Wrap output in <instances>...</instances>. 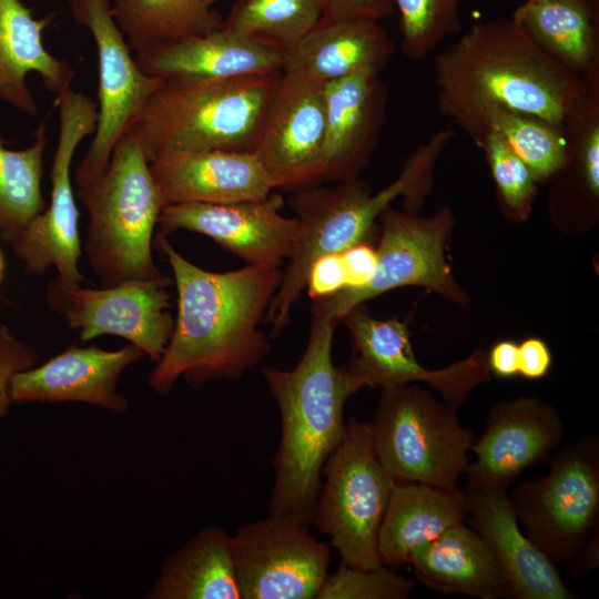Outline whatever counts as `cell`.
Segmentation results:
<instances>
[{"label":"cell","instance_id":"obj_1","mask_svg":"<svg viewBox=\"0 0 599 599\" xmlns=\"http://www.w3.org/2000/svg\"><path fill=\"white\" fill-rule=\"evenodd\" d=\"M439 112L476 143L495 109L568 128L598 90L541 47L511 17L471 24L433 61Z\"/></svg>","mask_w":599,"mask_h":599},{"label":"cell","instance_id":"obj_2","mask_svg":"<svg viewBox=\"0 0 599 599\" xmlns=\"http://www.w3.org/2000/svg\"><path fill=\"white\" fill-rule=\"evenodd\" d=\"M177 293L170 341L149 377L154 392L167 393L184 375L193 384L237 378L253 368L270 344L258 325L280 286V264H248L229 272L201 268L155 234Z\"/></svg>","mask_w":599,"mask_h":599},{"label":"cell","instance_id":"obj_3","mask_svg":"<svg viewBox=\"0 0 599 599\" xmlns=\"http://www.w3.org/2000/svg\"><path fill=\"white\" fill-rule=\"evenodd\" d=\"M336 324L313 314L308 342L297 365L291 370L263 368L282 426L273 460L270 514L307 526L313 524L322 468L346 430L345 403L361 389L345 365L335 366L332 361Z\"/></svg>","mask_w":599,"mask_h":599},{"label":"cell","instance_id":"obj_4","mask_svg":"<svg viewBox=\"0 0 599 599\" xmlns=\"http://www.w3.org/2000/svg\"><path fill=\"white\" fill-rule=\"evenodd\" d=\"M281 75L162 78L131 125L148 162L184 151L254 153Z\"/></svg>","mask_w":599,"mask_h":599},{"label":"cell","instance_id":"obj_5","mask_svg":"<svg viewBox=\"0 0 599 599\" xmlns=\"http://www.w3.org/2000/svg\"><path fill=\"white\" fill-rule=\"evenodd\" d=\"M454 135L450 129L435 132L408 158L399 176L377 193L372 194L365 184L352 179L331 187L301 189L290 197L304 234L266 312L274 332L287 325L314 261L362 242L396 197L405 196L410 203L423 199L430 187L435 163Z\"/></svg>","mask_w":599,"mask_h":599},{"label":"cell","instance_id":"obj_6","mask_svg":"<svg viewBox=\"0 0 599 599\" xmlns=\"http://www.w3.org/2000/svg\"><path fill=\"white\" fill-rule=\"evenodd\" d=\"M89 226L85 253L103 287L130 281H161L152 244L163 202L141 143L130 128L104 171L77 185Z\"/></svg>","mask_w":599,"mask_h":599},{"label":"cell","instance_id":"obj_7","mask_svg":"<svg viewBox=\"0 0 599 599\" xmlns=\"http://www.w3.org/2000/svg\"><path fill=\"white\" fill-rule=\"evenodd\" d=\"M456 408L418 387L382 389L370 437L396 481L457 486L468 470L474 436L459 423Z\"/></svg>","mask_w":599,"mask_h":599},{"label":"cell","instance_id":"obj_8","mask_svg":"<svg viewBox=\"0 0 599 599\" xmlns=\"http://www.w3.org/2000/svg\"><path fill=\"white\" fill-rule=\"evenodd\" d=\"M313 524L338 551L342 562L361 569L382 565L380 524L397 483L379 461L369 424L349 418L342 441L326 459Z\"/></svg>","mask_w":599,"mask_h":599},{"label":"cell","instance_id":"obj_9","mask_svg":"<svg viewBox=\"0 0 599 599\" xmlns=\"http://www.w3.org/2000/svg\"><path fill=\"white\" fill-rule=\"evenodd\" d=\"M508 497L538 549L555 565L571 564L598 527L599 435L561 447L546 475L521 480Z\"/></svg>","mask_w":599,"mask_h":599},{"label":"cell","instance_id":"obj_10","mask_svg":"<svg viewBox=\"0 0 599 599\" xmlns=\"http://www.w3.org/2000/svg\"><path fill=\"white\" fill-rule=\"evenodd\" d=\"M59 112V135L53 155L49 206L24 227L1 233L16 256L31 275H43L50 268L71 284L85 278L79 270L81 240L71 165L81 141L94 133L98 104L71 88L55 95Z\"/></svg>","mask_w":599,"mask_h":599},{"label":"cell","instance_id":"obj_11","mask_svg":"<svg viewBox=\"0 0 599 599\" xmlns=\"http://www.w3.org/2000/svg\"><path fill=\"white\" fill-rule=\"evenodd\" d=\"M167 284L165 278L88 288L57 275L47 285L44 301L70 328L79 331L82 342L119 336L158 362L174 327Z\"/></svg>","mask_w":599,"mask_h":599},{"label":"cell","instance_id":"obj_12","mask_svg":"<svg viewBox=\"0 0 599 599\" xmlns=\"http://www.w3.org/2000/svg\"><path fill=\"white\" fill-rule=\"evenodd\" d=\"M75 21L89 29L98 52V122L93 140L74 174V185L98 177L121 136L162 81L144 73L116 26L110 0H71Z\"/></svg>","mask_w":599,"mask_h":599},{"label":"cell","instance_id":"obj_13","mask_svg":"<svg viewBox=\"0 0 599 599\" xmlns=\"http://www.w3.org/2000/svg\"><path fill=\"white\" fill-rule=\"evenodd\" d=\"M232 548L242 599H313L328 577L329 546L286 517L244 524Z\"/></svg>","mask_w":599,"mask_h":599},{"label":"cell","instance_id":"obj_14","mask_svg":"<svg viewBox=\"0 0 599 599\" xmlns=\"http://www.w3.org/2000/svg\"><path fill=\"white\" fill-rule=\"evenodd\" d=\"M380 219L377 264L370 281L363 287L342 288L333 295L314 300L313 314L337 323L364 301L407 285L441 293L454 292L444 256V243L451 222L449 210L443 209L430 219H420L388 206Z\"/></svg>","mask_w":599,"mask_h":599},{"label":"cell","instance_id":"obj_15","mask_svg":"<svg viewBox=\"0 0 599 599\" xmlns=\"http://www.w3.org/2000/svg\"><path fill=\"white\" fill-rule=\"evenodd\" d=\"M324 84L284 71L254 151L273 190H301L324 180Z\"/></svg>","mask_w":599,"mask_h":599},{"label":"cell","instance_id":"obj_16","mask_svg":"<svg viewBox=\"0 0 599 599\" xmlns=\"http://www.w3.org/2000/svg\"><path fill=\"white\" fill-rule=\"evenodd\" d=\"M342 319L358 353L345 367L361 388L384 389L424 382L458 407L475 386L488 379L487 357L480 352L446 368L432 370L416 359L407 326L399 319L373 318L361 304Z\"/></svg>","mask_w":599,"mask_h":599},{"label":"cell","instance_id":"obj_17","mask_svg":"<svg viewBox=\"0 0 599 599\" xmlns=\"http://www.w3.org/2000/svg\"><path fill=\"white\" fill-rule=\"evenodd\" d=\"M282 205L277 194L225 204H170L158 225L163 234L185 230L206 235L248 264H280L295 254L304 234L298 217L280 213Z\"/></svg>","mask_w":599,"mask_h":599},{"label":"cell","instance_id":"obj_18","mask_svg":"<svg viewBox=\"0 0 599 599\" xmlns=\"http://www.w3.org/2000/svg\"><path fill=\"white\" fill-rule=\"evenodd\" d=\"M564 423L545 400L521 397L494 406L481 437L474 440L466 487L508 489L522 473L560 445Z\"/></svg>","mask_w":599,"mask_h":599},{"label":"cell","instance_id":"obj_19","mask_svg":"<svg viewBox=\"0 0 599 599\" xmlns=\"http://www.w3.org/2000/svg\"><path fill=\"white\" fill-rule=\"evenodd\" d=\"M143 356L132 344L115 351L71 345L40 366L17 373L10 385L12 403L82 402L124 412L129 402L118 393L119 377Z\"/></svg>","mask_w":599,"mask_h":599},{"label":"cell","instance_id":"obj_20","mask_svg":"<svg viewBox=\"0 0 599 599\" xmlns=\"http://www.w3.org/2000/svg\"><path fill=\"white\" fill-rule=\"evenodd\" d=\"M471 528L486 542L516 599H572L556 565L528 538L506 489L465 487Z\"/></svg>","mask_w":599,"mask_h":599},{"label":"cell","instance_id":"obj_21","mask_svg":"<svg viewBox=\"0 0 599 599\" xmlns=\"http://www.w3.org/2000/svg\"><path fill=\"white\" fill-rule=\"evenodd\" d=\"M163 205L258 201L273 187L254 153L204 150L166 154L150 163Z\"/></svg>","mask_w":599,"mask_h":599},{"label":"cell","instance_id":"obj_22","mask_svg":"<svg viewBox=\"0 0 599 599\" xmlns=\"http://www.w3.org/2000/svg\"><path fill=\"white\" fill-rule=\"evenodd\" d=\"M372 72H359L324 84V180L355 179L379 138L387 87Z\"/></svg>","mask_w":599,"mask_h":599},{"label":"cell","instance_id":"obj_23","mask_svg":"<svg viewBox=\"0 0 599 599\" xmlns=\"http://www.w3.org/2000/svg\"><path fill=\"white\" fill-rule=\"evenodd\" d=\"M134 59L144 73L160 78L278 74L285 68L283 51L224 27L136 52Z\"/></svg>","mask_w":599,"mask_h":599},{"label":"cell","instance_id":"obj_24","mask_svg":"<svg viewBox=\"0 0 599 599\" xmlns=\"http://www.w3.org/2000/svg\"><path fill=\"white\" fill-rule=\"evenodd\" d=\"M382 21L325 19L284 52V71H298L325 84L359 72L380 74L395 45Z\"/></svg>","mask_w":599,"mask_h":599},{"label":"cell","instance_id":"obj_25","mask_svg":"<svg viewBox=\"0 0 599 599\" xmlns=\"http://www.w3.org/2000/svg\"><path fill=\"white\" fill-rule=\"evenodd\" d=\"M52 16L34 19L20 0H0V99L19 111L35 116L38 105L27 84V75H40L47 91L55 95L70 89L75 71L50 53L43 31Z\"/></svg>","mask_w":599,"mask_h":599},{"label":"cell","instance_id":"obj_26","mask_svg":"<svg viewBox=\"0 0 599 599\" xmlns=\"http://www.w3.org/2000/svg\"><path fill=\"white\" fill-rule=\"evenodd\" d=\"M408 564L420 582L440 592L479 599L512 598L501 566L483 538L464 521L416 548Z\"/></svg>","mask_w":599,"mask_h":599},{"label":"cell","instance_id":"obj_27","mask_svg":"<svg viewBox=\"0 0 599 599\" xmlns=\"http://www.w3.org/2000/svg\"><path fill=\"white\" fill-rule=\"evenodd\" d=\"M465 491L423 483H396L388 500L377 549L382 565L408 564L410 554L467 517Z\"/></svg>","mask_w":599,"mask_h":599},{"label":"cell","instance_id":"obj_28","mask_svg":"<svg viewBox=\"0 0 599 599\" xmlns=\"http://www.w3.org/2000/svg\"><path fill=\"white\" fill-rule=\"evenodd\" d=\"M598 0H537L511 18L532 40L571 72L598 79Z\"/></svg>","mask_w":599,"mask_h":599},{"label":"cell","instance_id":"obj_29","mask_svg":"<svg viewBox=\"0 0 599 599\" xmlns=\"http://www.w3.org/2000/svg\"><path fill=\"white\" fill-rule=\"evenodd\" d=\"M151 599H242L232 537L207 526L166 558Z\"/></svg>","mask_w":599,"mask_h":599},{"label":"cell","instance_id":"obj_30","mask_svg":"<svg viewBox=\"0 0 599 599\" xmlns=\"http://www.w3.org/2000/svg\"><path fill=\"white\" fill-rule=\"evenodd\" d=\"M111 13L135 52L209 33L224 22L205 0H114Z\"/></svg>","mask_w":599,"mask_h":599},{"label":"cell","instance_id":"obj_31","mask_svg":"<svg viewBox=\"0 0 599 599\" xmlns=\"http://www.w3.org/2000/svg\"><path fill=\"white\" fill-rule=\"evenodd\" d=\"M47 120L39 124L33 142L26 149H8L0 135V233L24 227L47 207L41 189Z\"/></svg>","mask_w":599,"mask_h":599},{"label":"cell","instance_id":"obj_32","mask_svg":"<svg viewBox=\"0 0 599 599\" xmlns=\"http://www.w3.org/2000/svg\"><path fill=\"white\" fill-rule=\"evenodd\" d=\"M489 131L504 140L527 165L536 182L566 166L573 151L569 129L566 131L518 112L491 110L486 116V133Z\"/></svg>","mask_w":599,"mask_h":599},{"label":"cell","instance_id":"obj_33","mask_svg":"<svg viewBox=\"0 0 599 599\" xmlns=\"http://www.w3.org/2000/svg\"><path fill=\"white\" fill-rule=\"evenodd\" d=\"M323 16L321 0H238L223 27L285 52Z\"/></svg>","mask_w":599,"mask_h":599},{"label":"cell","instance_id":"obj_34","mask_svg":"<svg viewBox=\"0 0 599 599\" xmlns=\"http://www.w3.org/2000/svg\"><path fill=\"white\" fill-rule=\"evenodd\" d=\"M460 1L394 0L403 53L408 59L422 60L445 39L460 32Z\"/></svg>","mask_w":599,"mask_h":599},{"label":"cell","instance_id":"obj_35","mask_svg":"<svg viewBox=\"0 0 599 599\" xmlns=\"http://www.w3.org/2000/svg\"><path fill=\"white\" fill-rule=\"evenodd\" d=\"M414 590V581L380 565L361 569L341 564L328 575L316 599H406Z\"/></svg>","mask_w":599,"mask_h":599},{"label":"cell","instance_id":"obj_36","mask_svg":"<svg viewBox=\"0 0 599 599\" xmlns=\"http://www.w3.org/2000/svg\"><path fill=\"white\" fill-rule=\"evenodd\" d=\"M489 164L491 175L505 204L517 213H526L535 194V183L527 165L494 132L476 142Z\"/></svg>","mask_w":599,"mask_h":599},{"label":"cell","instance_id":"obj_37","mask_svg":"<svg viewBox=\"0 0 599 599\" xmlns=\"http://www.w3.org/2000/svg\"><path fill=\"white\" fill-rule=\"evenodd\" d=\"M37 361V349L0 324V418L6 416L12 403L10 385L13 376L35 366Z\"/></svg>","mask_w":599,"mask_h":599},{"label":"cell","instance_id":"obj_38","mask_svg":"<svg viewBox=\"0 0 599 599\" xmlns=\"http://www.w3.org/2000/svg\"><path fill=\"white\" fill-rule=\"evenodd\" d=\"M347 285V276L342 253L318 257L311 265L305 288L313 300L335 294Z\"/></svg>","mask_w":599,"mask_h":599},{"label":"cell","instance_id":"obj_39","mask_svg":"<svg viewBox=\"0 0 599 599\" xmlns=\"http://www.w3.org/2000/svg\"><path fill=\"white\" fill-rule=\"evenodd\" d=\"M322 18L373 19L382 21L395 14L394 0H321Z\"/></svg>","mask_w":599,"mask_h":599},{"label":"cell","instance_id":"obj_40","mask_svg":"<svg viewBox=\"0 0 599 599\" xmlns=\"http://www.w3.org/2000/svg\"><path fill=\"white\" fill-rule=\"evenodd\" d=\"M342 255L347 276V285L344 288L355 290L366 285L376 270V250L362 241L342 252Z\"/></svg>","mask_w":599,"mask_h":599},{"label":"cell","instance_id":"obj_41","mask_svg":"<svg viewBox=\"0 0 599 599\" xmlns=\"http://www.w3.org/2000/svg\"><path fill=\"white\" fill-rule=\"evenodd\" d=\"M551 366L548 346L538 338H528L518 345V374L528 379L544 377Z\"/></svg>","mask_w":599,"mask_h":599},{"label":"cell","instance_id":"obj_42","mask_svg":"<svg viewBox=\"0 0 599 599\" xmlns=\"http://www.w3.org/2000/svg\"><path fill=\"white\" fill-rule=\"evenodd\" d=\"M489 370L508 378L518 374V345L510 341L497 343L487 358Z\"/></svg>","mask_w":599,"mask_h":599},{"label":"cell","instance_id":"obj_43","mask_svg":"<svg viewBox=\"0 0 599 599\" xmlns=\"http://www.w3.org/2000/svg\"><path fill=\"white\" fill-rule=\"evenodd\" d=\"M598 528L592 531V534L587 539L585 546L576 557V559L570 564L577 577H586L590 571H592L598 566Z\"/></svg>","mask_w":599,"mask_h":599},{"label":"cell","instance_id":"obj_44","mask_svg":"<svg viewBox=\"0 0 599 599\" xmlns=\"http://www.w3.org/2000/svg\"><path fill=\"white\" fill-rule=\"evenodd\" d=\"M3 267H4V263H3V257H2V254H1V251H0V281L2 278Z\"/></svg>","mask_w":599,"mask_h":599},{"label":"cell","instance_id":"obj_45","mask_svg":"<svg viewBox=\"0 0 599 599\" xmlns=\"http://www.w3.org/2000/svg\"><path fill=\"white\" fill-rule=\"evenodd\" d=\"M219 0H205V2L209 4V6H212L214 2H216Z\"/></svg>","mask_w":599,"mask_h":599},{"label":"cell","instance_id":"obj_46","mask_svg":"<svg viewBox=\"0 0 599 599\" xmlns=\"http://www.w3.org/2000/svg\"><path fill=\"white\" fill-rule=\"evenodd\" d=\"M527 1H537V0H527Z\"/></svg>","mask_w":599,"mask_h":599}]
</instances>
